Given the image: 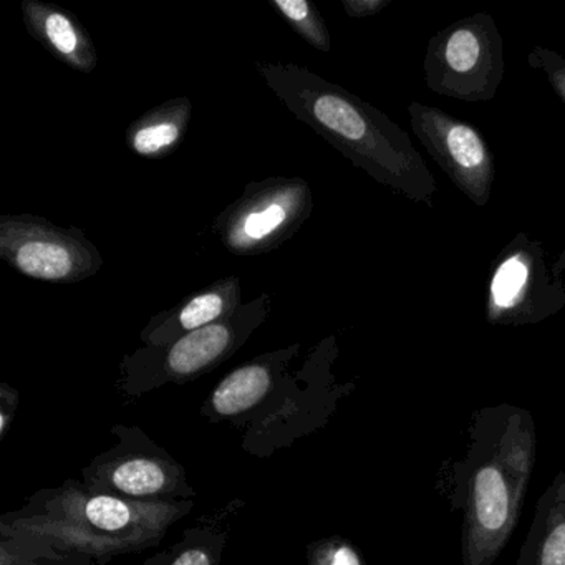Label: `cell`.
Listing matches in <instances>:
<instances>
[{
	"instance_id": "1",
	"label": "cell",
	"mask_w": 565,
	"mask_h": 565,
	"mask_svg": "<svg viewBox=\"0 0 565 565\" xmlns=\"http://www.w3.org/2000/svg\"><path fill=\"white\" fill-rule=\"evenodd\" d=\"M297 120L366 174L413 201L431 203L436 181L408 135L385 114L296 64L256 65Z\"/></svg>"
},
{
	"instance_id": "2",
	"label": "cell",
	"mask_w": 565,
	"mask_h": 565,
	"mask_svg": "<svg viewBox=\"0 0 565 565\" xmlns=\"http://www.w3.org/2000/svg\"><path fill=\"white\" fill-rule=\"evenodd\" d=\"M527 413L514 412L469 481L462 529L465 565H491L511 537L535 461Z\"/></svg>"
},
{
	"instance_id": "3",
	"label": "cell",
	"mask_w": 565,
	"mask_h": 565,
	"mask_svg": "<svg viewBox=\"0 0 565 565\" xmlns=\"http://www.w3.org/2000/svg\"><path fill=\"white\" fill-rule=\"evenodd\" d=\"M312 207L310 184L300 178L253 181L239 200L217 214L213 233L234 256H260L292 239Z\"/></svg>"
},
{
	"instance_id": "4",
	"label": "cell",
	"mask_w": 565,
	"mask_h": 565,
	"mask_svg": "<svg viewBox=\"0 0 565 565\" xmlns=\"http://www.w3.org/2000/svg\"><path fill=\"white\" fill-rule=\"evenodd\" d=\"M426 84L435 94L465 102L491 100L504 77V52L491 15L462 19L429 41Z\"/></svg>"
},
{
	"instance_id": "5",
	"label": "cell",
	"mask_w": 565,
	"mask_h": 565,
	"mask_svg": "<svg viewBox=\"0 0 565 565\" xmlns=\"http://www.w3.org/2000/svg\"><path fill=\"white\" fill-rule=\"evenodd\" d=\"M0 259L29 279L51 284L82 282L104 266L84 231L29 213L0 216Z\"/></svg>"
},
{
	"instance_id": "6",
	"label": "cell",
	"mask_w": 565,
	"mask_h": 565,
	"mask_svg": "<svg viewBox=\"0 0 565 565\" xmlns=\"http://www.w3.org/2000/svg\"><path fill=\"white\" fill-rule=\"evenodd\" d=\"M413 134L448 174L459 191L478 206H486L494 183V158L484 138L471 127L435 107L412 104Z\"/></svg>"
},
{
	"instance_id": "7",
	"label": "cell",
	"mask_w": 565,
	"mask_h": 565,
	"mask_svg": "<svg viewBox=\"0 0 565 565\" xmlns=\"http://www.w3.org/2000/svg\"><path fill=\"white\" fill-rule=\"evenodd\" d=\"M273 310L269 294H260L250 302L243 303L230 319L221 320L204 329L194 330L174 343L164 347H147L140 350L145 369L154 370L164 379L190 380L233 355L257 327L263 326Z\"/></svg>"
},
{
	"instance_id": "8",
	"label": "cell",
	"mask_w": 565,
	"mask_h": 565,
	"mask_svg": "<svg viewBox=\"0 0 565 565\" xmlns=\"http://www.w3.org/2000/svg\"><path fill=\"white\" fill-rule=\"evenodd\" d=\"M495 266L489 286L488 320L524 323L542 320L565 302L564 292H552L542 254L529 241L519 239Z\"/></svg>"
},
{
	"instance_id": "9",
	"label": "cell",
	"mask_w": 565,
	"mask_h": 565,
	"mask_svg": "<svg viewBox=\"0 0 565 565\" xmlns=\"http://www.w3.org/2000/svg\"><path fill=\"white\" fill-rule=\"evenodd\" d=\"M241 299L243 289L239 277L217 279L200 292L154 316L141 332V340L147 347L170 345L194 330L230 319L243 306Z\"/></svg>"
},
{
	"instance_id": "10",
	"label": "cell",
	"mask_w": 565,
	"mask_h": 565,
	"mask_svg": "<svg viewBox=\"0 0 565 565\" xmlns=\"http://www.w3.org/2000/svg\"><path fill=\"white\" fill-rule=\"evenodd\" d=\"M21 9L29 34L49 54L82 74H92L97 68L94 39L71 11L42 0H22Z\"/></svg>"
},
{
	"instance_id": "11",
	"label": "cell",
	"mask_w": 565,
	"mask_h": 565,
	"mask_svg": "<svg viewBox=\"0 0 565 565\" xmlns=\"http://www.w3.org/2000/svg\"><path fill=\"white\" fill-rule=\"evenodd\" d=\"M191 100L178 97L141 115L127 128L128 150L148 160L170 157L186 138L191 121Z\"/></svg>"
},
{
	"instance_id": "12",
	"label": "cell",
	"mask_w": 565,
	"mask_h": 565,
	"mask_svg": "<svg viewBox=\"0 0 565 565\" xmlns=\"http://www.w3.org/2000/svg\"><path fill=\"white\" fill-rule=\"evenodd\" d=\"M277 363L270 356L246 363L231 372L213 393V408L217 415L234 416L253 408L269 392Z\"/></svg>"
},
{
	"instance_id": "13",
	"label": "cell",
	"mask_w": 565,
	"mask_h": 565,
	"mask_svg": "<svg viewBox=\"0 0 565 565\" xmlns=\"http://www.w3.org/2000/svg\"><path fill=\"white\" fill-rule=\"evenodd\" d=\"M525 565H565V488L554 491V502L545 511L537 541Z\"/></svg>"
},
{
	"instance_id": "14",
	"label": "cell",
	"mask_w": 565,
	"mask_h": 565,
	"mask_svg": "<svg viewBox=\"0 0 565 565\" xmlns=\"http://www.w3.org/2000/svg\"><path fill=\"white\" fill-rule=\"evenodd\" d=\"M270 6L289 22L290 28L316 51L329 54L332 39L319 9L309 0H270Z\"/></svg>"
},
{
	"instance_id": "15",
	"label": "cell",
	"mask_w": 565,
	"mask_h": 565,
	"mask_svg": "<svg viewBox=\"0 0 565 565\" xmlns=\"http://www.w3.org/2000/svg\"><path fill=\"white\" fill-rule=\"evenodd\" d=\"M114 486L125 494L151 495L160 492L167 482L163 469L148 459L124 462L114 471Z\"/></svg>"
},
{
	"instance_id": "16",
	"label": "cell",
	"mask_w": 565,
	"mask_h": 565,
	"mask_svg": "<svg viewBox=\"0 0 565 565\" xmlns=\"http://www.w3.org/2000/svg\"><path fill=\"white\" fill-rule=\"evenodd\" d=\"M85 515L90 524L102 531H120L130 522L131 509L127 502L110 495H97L85 505Z\"/></svg>"
},
{
	"instance_id": "17",
	"label": "cell",
	"mask_w": 565,
	"mask_h": 565,
	"mask_svg": "<svg viewBox=\"0 0 565 565\" xmlns=\"http://www.w3.org/2000/svg\"><path fill=\"white\" fill-rule=\"evenodd\" d=\"M529 62L532 67L545 72L552 87L565 104V58L547 49L535 47L529 55Z\"/></svg>"
},
{
	"instance_id": "18",
	"label": "cell",
	"mask_w": 565,
	"mask_h": 565,
	"mask_svg": "<svg viewBox=\"0 0 565 565\" xmlns=\"http://www.w3.org/2000/svg\"><path fill=\"white\" fill-rule=\"evenodd\" d=\"M317 565H362V561L349 544L335 542L323 548Z\"/></svg>"
},
{
	"instance_id": "19",
	"label": "cell",
	"mask_w": 565,
	"mask_h": 565,
	"mask_svg": "<svg viewBox=\"0 0 565 565\" xmlns=\"http://www.w3.org/2000/svg\"><path fill=\"white\" fill-rule=\"evenodd\" d=\"M390 4V0H342L343 9L347 15L353 19L370 18L376 15L380 11Z\"/></svg>"
},
{
	"instance_id": "20",
	"label": "cell",
	"mask_w": 565,
	"mask_h": 565,
	"mask_svg": "<svg viewBox=\"0 0 565 565\" xmlns=\"http://www.w3.org/2000/svg\"><path fill=\"white\" fill-rule=\"evenodd\" d=\"M173 565H211V557L203 548H191L183 552Z\"/></svg>"
}]
</instances>
